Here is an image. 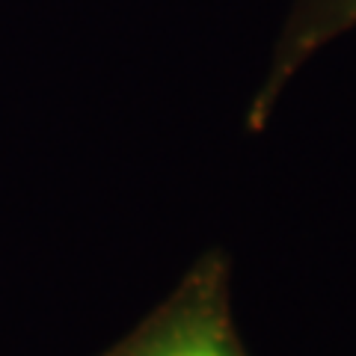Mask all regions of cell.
Listing matches in <instances>:
<instances>
[{
	"label": "cell",
	"mask_w": 356,
	"mask_h": 356,
	"mask_svg": "<svg viewBox=\"0 0 356 356\" xmlns=\"http://www.w3.org/2000/svg\"><path fill=\"white\" fill-rule=\"evenodd\" d=\"M98 356H250L232 318V267L208 250L128 336Z\"/></svg>",
	"instance_id": "obj_1"
},
{
	"label": "cell",
	"mask_w": 356,
	"mask_h": 356,
	"mask_svg": "<svg viewBox=\"0 0 356 356\" xmlns=\"http://www.w3.org/2000/svg\"><path fill=\"white\" fill-rule=\"evenodd\" d=\"M353 27L356 0H294L280 30V39L273 44V57L264 72V81L250 104L247 128L261 131L270 119L276 102H280L282 89L300 72V65L315 57L324 44L344 36Z\"/></svg>",
	"instance_id": "obj_2"
}]
</instances>
